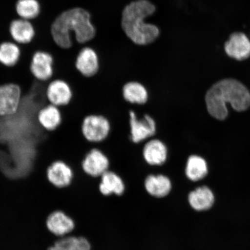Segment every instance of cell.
I'll return each mask as SVG.
<instances>
[{
	"mask_svg": "<svg viewBox=\"0 0 250 250\" xmlns=\"http://www.w3.org/2000/svg\"><path fill=\"white\" fill-rule=\"evenodd\" d=\"M51 35L56 44L67 49L73 45L72 33L78 42L84 43L94 39L95 27L90 21V15L86 9L76 7L62 12L51 25Z\"/></svg>",
	"mask_w": 250,
	"mask_h": 250,
	"instance_id": "6da1fadb",
	"label": "cell"
},
{
	"mask_svg": "<svg viewBox=\"0 0 250 250\" xmlns=\"http://www.w3.org/2000/svg\"><path fill=\"white\" fill-rule=\"evenodd\" d=\"M156 8L149 0H136L125 6L122 13L121 27L126 36L137 45L151 44L158 39L160 30L146 20Z\"/></svg>",
	"mask_w": 250,
	"mask_h": 250,
	"instance_id": "7a4b0ae2",
	"label": "cell"
},
{
	"mask_svg": "<svg viewBox=\"0 0 250 250\" xmlns=\"http://www.w3.org/2000/svg\"><path fill=\"white\" fill-rule=\"evenodd\" d=\"M205 101L209 114L222 121L228 116V103L234 110H246L250 105V93L239 81L226 79L218 81L210 87L206 93Z\"/></svg>",
	"mask_w": 250,
	"mask_h": 250,
	"instance_id": "3957f363",
	"label": "cell"
},
{
	"mask_svg": "<svg viewBox=\"0 0 250 250\" xmlns=\"http://www.w3.org/2000/svg\"><path fill=\"white\" fill-rule=\"evenodd\" d=\"M110 130V123L102 115H87L81 122V133L87 142H102L107 138Z\"/></svg>",
	"mask_w": 250,
	"mask_h": 250,
	"instance_id": "277c9868",
	"label": "cell"
},
{
	"mask_svg": "<svg viewBox=\"0 0 250 250\" xmlns=\"http://www.w3.org/2000/svg\"><path fill=\"white\" fill-rule=\"evenodd\" d=\"M129 117L130 139L133 143L142 142L154 135L156 132V124L150 115H146L139 120L135 112L131 111Z\"/></svg>",
	"mask_w": 250,
	"mask_h": 250,
	"instance_id": "5b68a950",
	"label": "cell"
},
{
	"mask_svg": "<svg viewBox=\"0 0 250 250\" xmlns=\"http://www.w3.org/2000/svg\"><path fill=\"white\" fill-rule=\"evenodd\" d=\"M21 93L17 84L0 85V116H10L17 113L21 104Z\"/></svg>",
	"mask_w": 250,
	"mask_h": 250,
	"instance_id": "8992f818",
	"label": "cell"
},
{
	"mask_svg": "<svg viewBox=\"0 0 250 250\" xmlns=\"http://www.w3.org/2000/svg\"><path fill=\"white\" fill-rule=\"evenodd\" d=\"M54 62L55 59L50 53L36 52L31 56L30 65L31 74L39 81H51L54 74Z\"/></svg>",
	"mask_w": 250,
	"mask_h": 250,
	"instance_id": "52a82bcc",
	"label": "cell"
},
{
	"mask_svg": "<svg viewBox=\"0 0 250 250\" xmlns=\"http://www.w3.org/2000/svg\"><path fill=\"white\" fill-rule=\"evenodd\" d=\"M47 179L56 188H66L73 182L75 173L65 162L58 161L54 162L47 169Z\"/></svg>",
	"mask_w": 250,
	"mask_h": 250,
	"instance_id": "ba28073f",
	"label": "cell"
},
{
	"mask_svg": "<svg viewBox=\"0 0 250 250\" xmlns=\"http://www.w3.org/2000/svg\"><path fill=\"white\" fill-rule=\"evenodd\" d=\"M109 159L98 149H93L87 152L81 162V167L84 173L93 177H101L108 170Z\"/></svg>",
	"mask_w": 250,
	"mask_h": 250,
	"instance_id": "9c48e42d",
	"label": "cell"
},
{
	"mask_svg": "<svg viewBox=\"0 0 250 250\" xmlns=\"http://www.w3.org/2000/svg\"><path fill=\"white\" fill-rule=\"evenodd\" d=\"M46 96L51 104L60 107L69 104L73 99V92L66 81L55 80L50 83L47 87Z\"/></svg>",
	"mask_w": 250,
	"mask_h": 250,
	"instance_id": "30bf717a",
	"label": "cell"
},
{
	"mask_svg": "<svg viewBox=\"0 0 250 250\" xmlns=\"http://www.w3.org/2000/svg\"><path fill=\"white\" fill-rule=\"evenodd\" d=\"M225 51L230 57L244 61L250 56V42L242 33H234L225 45Z\"/></svg>",
	"mask_w": 250,
	"mask_h": 250,
	"instance_id": "8fae6325",
	"label": "cell"
},
{
	"mask_svg": "<svg viewBox=\"0 0 250 250\" xmlns=\"http://www.w3.org/2000/svg\"><path fill=\"white\" fill-rule=\"evenodd\" d=\"M76 70L85 77H91L98 73L99 62L98 55L92 48H84L80 52L75 62Z\"/></svg>",
	"mask_w": 250,
	"mask_h": 250,
	"instance_id": "7c38bea8",
	"label": "cell"
},
{
	"mask_svg": "<svg viewBox=\"0 0 250 250\" xmlns=\"http://www.w3.org/2000/svg\"><path fill=\"white\" fill-rule=\"evenodd\" d=\"M143 155L146 164L159 167L164 165L167 161V148L160 140H150L144 146Z\"/></svg>",
	"mask_w": 250,
	"mask_h": 250,
	"instance_id": "4fadbf2b",
	"label": "cell"
},
{
	"mask_svg": "<svg viewBox=\"0 0 250 250\" xmlns=\"http://www.w3.org/2000/svg\"><path fill=\"white\" fill-rule=\"evenodd\" d=\"M46 227L55 235L62 237L74 230L75 223L64 212L58 210L52 212L47 218Z\"/></svg>",
	"mask_w": 250,
	"mask_h": 250,
	"instance_id": "5bb4252c",
	"label": "cell"
},
{
	"mask_svg": "<svg viewBox=\"0 0 250 250\" xmlns=\"http://www.w3.org/2000/svg\"><path fill=\"white\" fill-rule=\"evenodd\" d=\"M145 187L149 195L162 198L169 194L172 184L169 178L164 174H151L146 177Z\"/></svg>",
	"mask_w": 250,
	"mask_h": 250,
	"instance_id": "9a60e30c",
	"label": "cell"
},
{
	"mask_svg": "<svg viewBox=\"0 0 250 250\" xmlns=\"http://www.w3.org/2000/svg\"><path fill=\"white\" fill-rule=\"evenodd\" d=\"M188 201L193 210L205 211L210 210L213 206L215 197L213 192L208 187L202 186L190 192L188 196Z\"/></svg>",
	"mask_w": 250,
	"mask_h": 250,
	"instance_id": "2e32d148",
	"label": "cell"
},
{
	"mask_svg": "<svg viewBox=\"0 0 250 250\" xmlns=\"http://www.w3.org/2000/svg\"><path fill=\"white\" fill-rule=\"evenodd\" d=\"M9 33L14 42L21 44L31 42L36 31L30 21L20 18L12 21L9 25Z\"/></svg>",
	"mask_w": 250,
	"mask_h": 250,
	"instance_id": "e0dca14e",
	"label": "cell"
},
{
	"mask_svg": "<svg viewBox=\"0 0 250 250\" xmlns=\"http://www.w3.org/2000/svg\"><path fill=\"white\" fill-rule=\"evenodd\" d=\"M99 184V190L102 195L112 194L121 196L124 194L125 185L122 178L113 171L108 170L103 174Z\"/></svg>",
	"mask_w": 250,
	"mask_h": 250,
	"instance_id": "ac0fdd59",
	"label": "cell"
},
{
	"mask_svg": "<svg viewBox=\"0 0 250 250\" xmlns=\"http://www.w3.org/2000/svg\"><path fill=\"white\" fill-rule=\"evenodd\" d=\"M123 95L126 102L139 105L145 104L149 98L146 87L143 84L135 81L125 84L123 89Z\"/></svg>",
	"mask_w": 250,
	"mask_h": 250,
	"instance_id": "d6986e66",
	"label": "cell"
},
{
	"mask_svg": "<svg viewBox=\"0 0 250 250\" xmlns=\"http://www.w3.org/2000/svg\"><path fill=\"white\" fill-rule=\"evenodd\" d=\"M62 114L57 106L49 104L40 109L38 120L42 126L47 130L52 131L60 126Z\"/></svg>",
	"mask_w": 250,
	"mask_h": 250,
	"instance_id": "ffe728a7",
	"label": "cell"
},
{
	"mask_svg": "<svg viewBox=\"0 0 250 250\" xmlns=\"http://www.w3.org/2000/svg\"><path fill=\"white\" fill-rule=\"evenodd\" d=\"M208 174V165L204 159L198 155L189 156L186 167L188 179L196 182L204 179Z\"/></svg>",
	"mask_w": 250,
	"mask_h": 250,
	"instance_id": "44dd1931",
	"label": "cell"
},
{
	"mask_svg": "<svg viewBox=\"0 0 250 250\" xmlns=\"http://www.w3.org/2000/svg\"><path fill=\"white\" fill-rule=\"evenodd\" d=\"M20 47L14 42H5L0 43V64L7 67H14L21 59Z\"/></svg>",
	"mask_w": 250,
	"mask_h": 250,
	"instance_id": "7402d4cb",
	"label": "cell"
},
{
	"mask_svg": "<svg viewBox=\"0 0 250 250\" xmlns=\"http://www.w3.org/2000/svg\"><path fill=\"white\" fill-rule=\"evenodd\" d=\"M48 250H91V245L84 237H64L55 242Z\"/></svg>",
	"mask_w": 250,
	"mask_h": 250,
	"instance_id": "603a6c76",
	"label": "cell"
},
{
	"mask_svg": "<svg viewBox=\"0 0 250 250\" xmlns=\"http://www.w3.org/2000/svg\"><path fill=\"white\" fill-rule=\"evenodd\" d=\"M15 10L20 18L30 21L38 17L41 6L38 0H18Z\"/></svg>",
	"mask_w": 250,
	"mask_h": 250,
	"instance_id": "cb8c5ba5",
	"label": "cell"
}]
</instances>
